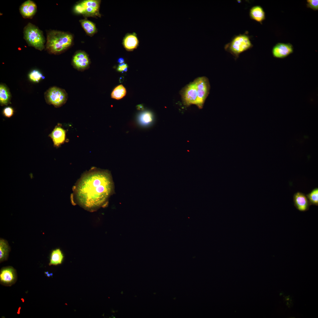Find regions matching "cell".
<instances>
[{"label":"cell","mask_w":318,"mask_h":318,"mask_svg":"<svg viewBox=\"0 0 318 318\" xmlns=\"http://www.w3.org/2000/svg\"><path fill=\"white\" fill-rule=\"evenodd\" d=\"M11 94L9 89L4 84L0 85V103L1 106L6 105L10 103Z\"/></svg>","instance_id":"cell-18"},{"label":"cell","mask_w":318,"mask_h":318,"mask_svg":"<svg viewBox=\"0 0 318 318\" xmlns=\"http://www.w3.org/2000/svg\"><path fill=\"white\" fill-rule=\"evenodd\" d=\"M113 183L110 174L94 169L84 175L74 188L75 203L85 209L94 211L101 206L110 195Z\"/></svg>","instance_id":"cell-1"},{"label":"cell","mask_w":318,"mask_h":318,"mask_svg":"<svg viewBox=\"0 0 318 318\" xmlns=\"http://www.w3.org/2000/svg\"><path fill=\"white\" fill-rule=\"evenodd\" d=\"M10 248L7 241L1 238L0 239V261L1 262L7 260Z\"/></svg>","instance_id":"cell-20"},{"label":"cell","mask_w":318,"mask_h":318,"mask_svg":"<svg viewBox=\"0 0 318 318\" xmlns=\"http://www.w3.org/2000/svg\"><path fill=\"white\" fill-rule=\"evenodd\" d=\"M139 42L136 34L133 33L127 34L125 36L123 40L122 44L127 50L132 51L137 48Z\"/></svg>","instance_id":"cell-15"},{"label":"cell","mask_w":318,"mask_h":318,"mask_svg":"<svg viewBox=\"0 0 318 318\" xmlns=\"http://www.w3.org/2000/svg\"><path fill=\"white\" fill-rule=\"evenodd\" d=\"M249 16L251 19L260 23L265 18V13L262 8L259 6L252 7L250 10Z\"/></svg>","instance_id":"cell-17"},{"label":"cell","mask_w":318,"mask_h":318,"mask_svg":"<svg viewBox=\"0 0 318 318\" xmlns=\"http://www.w3.org/2000/svg\"><path fill=\"white\" fill-rule=\"evenodd\" d=\"M73 40L72 36L69 33L57 30H50L47 32L45 49L49 53L60 54L70 47Z\"/></svg>","instance_id":"cell-2"},{"label":"cell","mask_w":318,"mask_h":318,"mask_svg":"<svg viewBox=\"0 0 318 318\" xmlns=\"http://www.w3.org/2000/svg\"><path fill=\"white\" fill-rule=\"evenodd\" d=\"M47 276L48 277H49L50 276V274H47Z\"/></svg>","instance_id":"cell-32"},{"label":"cell","mask_w":318,"mask_h":318,"mask_svg":"<svg viewBox=\"0 0 318 318\" xmlns=\"http://www.w3.org/2000/svg\"><path fill=\"white\" fill-rule=\"evenodd\" d=\"M182 96L186 105H196L197 93L194 82L189 84L184 88L182 93Z\"/></svg>","instance_id":"cell-7"},{"label":"cell","mask_w":318,"mask_h":318,"mask_svg":"<svg viewBox=\"0 0 318 318\" xmlns=\"http://www.w3.org/2000/svg\"><path fill=\"white\" fill-rule=\"evenodd\" d=\"M117 62L120 64L124 63V60L122 58H120L117 60Z\"/></svg>","instance_id":"cell-30"},{"label":"cell","mask_w":318,"mask_h":318,"mask_svg":"<svg viewBox=\"0 0 318 318\" xmlns=\"http://www.w3.org/2000/svg\"><path fill=\"white\" fill-rule=\"evenodd\" d=\"M293 52L292 46L290 44L278 43L274 47L272 50L274 57L278 58H285Z\"/></svg>","instance_id":"cell-11"},{"label":"cell","mask_w":318,"mask_h":318,"mask_svg":"<svg viewBox=\"0 0 318 318\" xmlns=\"http://www.w3.org/2000/svg\"><path fill=\"white\" fill-rule=\"evenodd\" d=\"M72 63L77 69L82 70L88 67L90 60L88 56L86 53L80 51L76 53L74 56Z\"/></svg>","instance_id":"cell-10"},{"label":"cell","mask_w":318,"mask_h":318,"mask_svg":"<svg viewBox=\"0 0 318 318\" xmlns=\"http://www.w3.org/2000/svg\"><path fill=\"white\" fill-rule=\"evenodd\" d=\"M128 66L127 64L123 63L118 66L117 70L119 72H126L127 70Z\"/></svg>","instance_id":"cell-28"},{"label":"cell","mask_w":318,"mask_h":318,"mask_svg":"<svg viewBox=\"0 0 318 318\" xmlns=\"http://www.w3.org/2000/svg\"><path fill=\"white\" fill-rule=\"evenodd\" d=\"M52 139L54 145L58 147L64 143L66 138V131L60 125L56 126L49 135Z\"/></svg>","instance_id":"cell-14"},{"label":"cell","mask_w":318,"mask_h":318,"mask_svg":"<svg viewBox=\"0 0 318 318\" xmlns=\"http://www.w3.org/2000/svg\"><path fill=\"white\" fill-rule=\"evenodd\" d=\"M153 116L152 113L148 111H145L141 112L137 115V122L141 127H146L150 125L152 123Z\"/></svg>","instance_id":"cell-16"},{"label":"cell","mask_w":318,"mask_h":318,"mask_svg":"<svg viewBox=\"0 0 318 318\" xmlns=\"http://www.w3.org/2000/svg\"><path fill=\"white\" fill-rule=\"evenodd\" d=\"M307 6L313 10L318 9V1L317 0H308L307 1Z\"/></svg>","instance_id":"cell-25"},{"label":"cell","mask_w":318,"mask_h":318,"mask_svg":"<svg viewBox=\"0 0 318 318\" xmlns=\"http://www.w3.org/2000/svg\"><path fill=\"white\" fill-rule=\"evenodd\" d=\"M21 308V307H19L18 308V311L17 312V314H19L20 313V310Z\"/></svg>","instance_id":"cell-31"},{"label":"cell","mask_w":318,"mask_h":318,"mask_svg":"<svg viewBox=\"0 0 318 318\" xmlns=\"http://www.w3.org/2000/svg\"><path fill=\"white\" fill-rule=\"evenodd\" d=\"M45 98L47 103L52 105L56 107H59L67 101V94L63 89L56 87H51L44 94Z\"/></svg>","instance_id":"cell-5"},{"label":"cell","mask_w":318,"mask_h":318,"mask_svg":"<svg viewBox=\"0 0 318 318\" xmlns=\"http://www.w3.org/2000/svg\"><path fill=\"white\" fill-rule=\"evenodd\" d=\"M24 37L29 46L42 51L45 47V40L43 32L38 27L31 23L24 27Z\"/></svg>","instance_id":"cell-3"},{"label":"cell","mask_w":318,"mask_h":318,"mask_svg":"<svg viewBox=\"0 0 318 318\" xmlns=\"http://www.w3.org/2000/svg\"><path fill=\"white\" fill-rule=\"evenodd\" d=\"M48 273H49L48 271H46V272H45V274H48Z\"/></svg>","instance_id":"cell-33"},{"label":"cell","mask_w":318,"mask_h":318,"mask_svg":"<svg viewBox=\"0 0 318 318\" xmlns=\"http://www.w3.org/2000/svg\"><path fill=\"white\" fill-rule=\"evenodd\" d=\"M306 196L311 205L318 206V188H317L313 189Z\"/></svg>","instance_id":"cell-23"},{"label":"cell","mask_w":318,"mask_h":318,"mask_svg":"<svg viewBox=\"0 0 318 318\" xmlns=\"http://www.w3.org/2000/svg\"><path fill=\"white\" fill-rule=\"evenodd\" d=\"M74 11L77 13L84 15V10L80 3L77 4L74 8Z\"/></svg>","instance_id":"cell-27"},{"label":"cell","mask_w":318,"mask_h":318,"mask_svg":"<svg viewBox=\"0 0 318 318\" xmlns=\"http://www.w3.org/2000/svg\"><path fill=\"white\" fill-rule=\"evenodd\" d=\"M81 25L87 34L92 36L97 32L95 25L92 22L87 19L80 21Z\"/></svg>","instance_id":"cell-21"},{"label":"cell","mask_w":318,"mask_h":318,"mask_svg":"<svg viewBox=\"0 0 318 318\" xmlns=\"http://www.w3.org/2000/svg\"><path fill=\"white\" fill-rule=\"evenodd\" d=\"M42 74L37 70H34L29 74V79L32 82H38L42 79L44 78Z\"/></svg>","instance_id":"cell-24"},{"label":"cell","mask_w":318,"mask_h":318,"mask_svg":"<svg viewBox=\"0 0 318 318\" xmlns=\"http://www.w3.org/2000/svg\"><path fill=\"white\" fill-rule=\"evenodd\" d=\"M253 46L249 36L245 32L234 36L230 42L225 45L224 49L236 59L241 53L250 49Z\"/></svg>","instance_id":"cell-4"},{"label":"cell","mask_w":318,"mask_h":318,"mask_svg":"<svg viewBox=\"0 0 318 318\" xmlns=\"http://www.w3.org/2000/svg\"><path fill=\"white\" fill-rule=\"evenodd\" d=\"M3 113L5 116L9 118L13 115L14 113V110L13 108L11 107H6L4 109Z\"/></svg>","instance_id":"cell-26"},{"label":"cell","mask_w":318,"mask_h":318,"mask_svg":"<svg viewBox=\"0 0 318 318\" xmlns=\"http://www.w3.org/2000/svg\"><path fill=\"white\" fill-rule=\"evenodd\" d=\"M63 254L59 249L53 250L51 252L49 265H57L62 264L63 260Z\"/></svg>","instance_id":"cell-19"},{"label":"cell","mask_w":318,"mask_h":318,"mask_svg":"<svg viewBox=\"0 0 318 318\" xmlns=\"http://www.w3.org/2000/svg\"><path fill=\"white\" fill-rule=\"evenodd\" d=\"M193 82L196 85L197 93L196 105L199 108H201L209 93L210 89L209 81L207 77H202L198 78Z\"/></svg>","instance_id":"cell-6"},{"label":"cell","mask_w":318,"mask_h":318,"mask_svg":"<svg viewBox=\"0 0 318 318\" xmlns=\"http://www.w3.org/2000/svg\"><path fill=\"white\" fill-rule=\"evenodd\" d=\"M294 206L297 209L301 211L308 210L311 204L306 196L304 193L298 192L293 196Z\"/></svg>","instance_id":"cell-12"},{"label":"cell","mask_w":318,"mask_h":318,"mask_svg":"<svg viewBox=\"0 0 318 318\" xmlns=\"http://www.w3.org/2000/svg\"><path fill=\"white\" fill-rule=\"evenodd\" d=\"M100 1L96 0H86L81 2L84 10V15L87 16H100Z\"/></svg>","instance_id":"cell-8"},{"label":"cell","mask_w":318,"mask_h":318,"mask_svg":"<svg viewBox=\"0 0 318 318\" xmlns=\"http://www.w3.org/2000/svg\"><path fill=\"white\" fill-rule=\"evenodd\" d=\"M50 274V276H52L53 275V274H52V273H51Z\"/></svg>","instance_id":"cell-34"},{"label":"cell","mask_w":318,"mask_h":318,"mask_svg":"<svg viewBox=\"0 0 318 318\" xmlns=\"http://www.w3.org/2000/svg\"><path fill=\"white\" fill-rule=\"evenodd\" d=\"M126 94L125 88L122 85H120L114 89L111 94V97L114 99L120 100Z\"/></svg>","instance_id":"cell-22"},{"label":"cell","mask_w":318,"mask_h":318,"mask_svg":"<svg viewBox=\"0 0 318 318\" xmlns=\"http://www.w3.org/2000/svg\"><path fill=\"white\" fill-rule=\"evenodd\" d=\"M20 13L26 19L32 18L37 11V6L33 1L28 0L24 2L19 8Z\"/></svg>","instance_id":"cell-13"},{"label":"cell","mask_w":318,"mask_h":318,"mask_svg":"<svg viewBox=\"0 0 318 318\" xmlns=\"http://www.w3.org/2000/svg\"><path fill=\"white\" fill-rule=\"evenodd\" d=\"M137 109L139 110H144L143 106L141 105H138L137 106Z\"/></svg>","instance_id":"cell-29"},{"label":"cell","mask_w":318,"mask_h":318,"mask_svg":"<svg viewBox=\"0 0 318 318\" xmlns=\"http://www.w3.org/2000/svg\"><path fill=\"white\" fill-rule=\"evenodd\" d=\"M121 294H123V292H122H122H121Z\"/></svg>","instance_id":"cell-35"},{"label":"cell","mask_w":318,"mask_h":318,"mask_svg":"<svg viewBox=\"0 0 318 318\" xmlns=\"http://www.w3.org/2000/svg\"><path fill=\"white\" fill-rule=\"evenodd\" d=\"M16 279L15 269L9 266L2 268L0 271V282L4 285L10 286L14 284Z\"/></svg>","instance_id":"cell-9"}]
</instances>
